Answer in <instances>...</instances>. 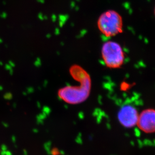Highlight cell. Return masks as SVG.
<instances>
[{"label": "cell", "mask_w": 155, "mask_h": 155, "mask_svg": "<svg viewBox=\"0 0 155 155\" xmlns=\"http://www.w3.org/2000/svg\"><path fill=\"white\" fill-rule=\"evenodd\" d=\"M101 56L106 66L112 69L121 68L125 60V55L122 46L114 41H107L103 44Z\"/></svg>", "instance_id": "cell-3"}, {"label": "cell", "mask_w": 155, "mask_h": 155, "mask_svg": "<svg viewBox=\"0 0 155 155\" xmlns=\"http://www.w3.org/2000/svg\"><path fill=\"white\" fill-rule=\"evenodd\" d=\"M97 27L100 32L105 36H114L122 32V19L115 11H106L98 18Z\"/></svg>", "instance_id": "cell-2"}, {"label": "cell", "mask_w": 155, "mask_h": 155, "mask_svg": "<svg viewBox=\"0 0 155 155\" xmlns=\"http://www.w3.org/2000/svg\"><path fill=\"white\" fill-rule=\"evenodd\" d=\"M70 72L74 79L80 82L79 86H68L59 91V96L62 100L70 104L83 103L88 98L91 87L89 74L81 66L74 65Z\"/></svg>", "instance_id": "cell-1"}, {"label": "cell", "mask_w": 155, "mask_h": 155, "mask_svg": "<svg viewBox=\"0 0 155 155\" xmlns=\"http://www.w3.org/2000/svg\"><path fill=\"white\" fill-rule=\"evenodd\" d=\"M154 13H155V11H154Z\"/></svg>", "instance_id": "cell-6"}, {"label": "cell", "mask_w": 155, "mask_h": 155, "mask_svg": "<svg viewBox=\"0 0 155 155\" xmlns=\"http://www.w3.org/2000/svg\"><path fill=\"white\" fill-rule=\"evenodd\" d=\"M139 114L133 105L126 104L120 108L117 114V119L123 127L131 128L136 126Z\"/></svg>", "instance_id": "cell-4"}, {"label": "cell", "mask_w": 155, "mask_h": 155, "mask_svg": "<svg viewBox=\"0 0 155 155\" xmlns=\"http://www.w3.org/2000/svg\"><path fill=\"white\" fill-rule=\"evenodd\" d=\"M136 125L146 134L155 133V110L147 108L140 114Z\"/></svg>", "instance_id": "cell-5"}]
</instances>
